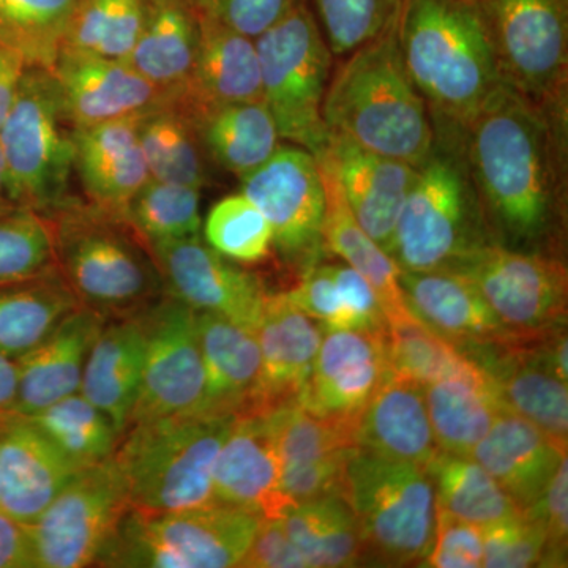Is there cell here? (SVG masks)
I'll list each match as a JSON object with an SVG mask.
<instances>
[{"label":"cell","mask_w":568,"mask_h":568,"mask_svg":"<svg viewBox=\"0 0 568 568\" xmlns=\"http://www.w3.org/2000/svg\"><path fill=\"white\" fill-rule=\"evenodd\" d=\"M459 134L493 242L559 256L567 213L568 104L538 106L506 85Z\"/></svg>","instance_id":"1"},{"label":"cell","mask_w":568,"mask_h":568,"mask_svg":"<svg viewBox=\"0 0 568 568\" xmlns=\"http://www.w3.org/2000/svg\"><path fill=\"white\" fill-rule=\"evenodd\" d=\"M336 61L323 103L328 136L420 166L435 144V129L403 62L398 14L375 39Z\"/></svg>","instance_id":"2"},{"label":"cell","mask_w":568,"mask_h":568,"mask_svg":"<svg viewBox=\"0 0 568 568\" xmlns=\"http://www.w3.org/2000/svg\"><path fill=\"white\" fill-rule=\"evenodd\" d=\"M398 43L433 129L462 130L507 85L474 0H403Z\"/></svg>","instance_id":"3"},{"label":"cell","mask_w":568,"mask_h":568,"mask_svg":"<svg viewBox=\"0 0 568 568\" xmlns=\"http://www.w3.org/2000/svg\"><path fill=\"white\" fill-rule=\"evenodd\" d=\"M55 265L81 305L134 316L166 294L149 242L122 216L73 201L52 215Z\"/></svg>","instance_id":"4"},{"label":"cell","mask_w":568,"mask_h":568,"mask_svg":"<svg viewBox=\"0 0 568 568\" xmlns=\"http://www.w3.org/2000/svg\"><path fill=\"white\" fill-rule=\"evenodd\" d=\"M234 420L231 414L203 413L129 426L111 458L130 507L170 514L219 504L213 466Z\"/></svg>","instance_id":"5"},{"label":"cell","mask_w":568,"mask_h":568,"mask_svg":"<svg viewBox=\"0 0 568 568\" xmlns=\"http://www.w3.org/2000/svg\"><path fill=\"white\" fill-rule=\"evenodd\" d=\"M488 244L495 242L467 171L462 134L435 129V144L418 166L388 254L399 271L450 272Z\"/></svg>","instance_id":"6"},{"label":"cell","mask_w":568,"mask_h":568,"mask_svg":"<svg viewBox=\"0 0 568 568\" xmlns=\"http://www.w3.org/2000/svg\"><path fill=\"white\" fill-rule=\"evenodd\" d=\"M0 151L7 189L18 209L50 216L74 200L73 126L51 70L26 67L0 125Z\"/></svg>","instance_id":"7"},{"label":"cell","mask_w":568,"mask_h":568,"mask_svg":"<svg viewBox=\"0 0 568 568\" xmlns=\"http://www.w3.org/2000/svg\"><path fill=\"white\" fill-rule=\"evenodd\" d=\"M342 496L361 526L368 560L424 564L437 517L435 487L426 467L355 447L346 459Z\"/></svg>","instance_id":"8"},{"label":"cell","mask_w":568,"mask_h":568,"mask_svg":"<svg viewBox=\"0 0 568 568\" xmlns=\"http://www.w3.org/2000/svg\"><path fill=\"white\" fill-rule=\"evenodd\" d=\"M261 519L252 511L223 504L170 514H145L130 507L97 566L239 567Z\"/></svg>","instance_id":"9"},{"label":"cell","mask_w":568,"mask_h":568,"mask_svg":"<svg viewBox=\"0 0 568 568\" xmlns=\"http://www.w3.org/2000/svg\"><path fill=\"white\" fill-rule=\"evenodd\" d=\"M254 43L263 100L280 138L320 155L328 144L323 103L335 59L310 0H302Z\"/></svg>","instance_id":"10"},{"label":"cell","mask_w":568,"mask_h":568,"mask_svg":"<svg viewBox=\"0 0 568 568\" xmlns=\"http://www.w3.org/2000/svg\"><path fill=\"white\" fill-rule=\"evenodd\" d=\"M500 77L538 106L568 104V0H474Z\"/></svg>","instance_id":"11"},{"label":"cell","mask_w":568,"mask_h":568,"mask_svg":"<svg viewBox=\"0 0 568 568\" xmlns=\"http://www.w3.org/2000/svg\"><path fill=\"white\" fill-rule=\"evenodd\" d=\"M111 457L78 470L39 518L26 525L36 568L97 566L130 510L125 485Z\"/></svg>","instance_id":"12"},{"label":"cell","mask_w":568,"mask_h":568,"mask_svg":"<svg viewBox=\"0 0 568 568\" xmlns=\"http://www.w3.org/2000/svg\"><path fill=\"white\" fill-rule=\"evenodd\" d=\"M241 193L264 213L280 261L295 275L328 256L324 242L325 190L316 156L294 144L241 179Z\"/></svg>","instance_id":"13"},{"label":"cell","mask_w":568,"mask_h":568,"mask_svg":"<svg viewBox=\"0 0 568 568\" xmlns=\"http://www.w3.org/2000/svg\"><path fill=\"white\" fill-rule=\"evenodd\" d=\"M136 316L145 335L144 373L129 426L207 413L196 312L166 293Z\"/></svg>","instance_id":"14"},{"label":"cell","mask_w":568,"mask_h":568,"mask_svg":"<svg viewBox=\"0 0 568 568\" xmlns=\"http://www.w3.org/2000/svg\"><path fill=\"white\" fill-rule=\"evenodd\" d=\"M450 272L466 276L518 334L566 324L568 272L560 256L488 244L467 254Z\"/></svg>","instance_id":"15"},{"label":"cell","mask_w":568,"mask_h":568,"mask_svg":"<svg viewBox=\"0 0 568 568\" xmlns=\"http://www.w3.org/2000/svg\"><path fill=\"white\" fill-rule=\"evenodd\" d=\"M549 331L551 328L521 334L508 342L467 347L462 353L491 381L507 410L536 425L559 446L567 447V383L556 376Z\"/></svg>","instance_id":"16"},{"label":"cell","mask_w":568,"mask_h":568,"mask_svg":"<svg viewBox=\"0 0 568 568\" xmlns=\"http://www.w3.org/2000/svg\"><path fill=\"white\" fill-rule=\"evenodd\" d=\"M151 248L168 294L194 312L215 313L256 332L268 294L260 276L216 253L200 234Z\"/></svg>","instance_id":"17"},{"label":"cell","mask_w":568,"mask_h":568,"mask_svg":"<svg viewBox=\"0 0 568 568\" xmlns=\"http://www.w3.org/2000/svg\"><path fill=\"white\" fill-rule=\"evenodd\" d=\"M386 332H325L298 405L313 416L357 428L362 410L388 375Z\"/></svg>","instance_id":"18"},{"label":"cell","mask_w":568,"mask_h":568,"mask_svg":"<svg viewBox=\"0 0 568 568\" xmlns=\"http://www.w3.org/2000/svg\"><path fill=\"white\" fill-rule=\"evenodd\" d=\"M51 73L73 129L138 119L171 100L129 62L118 59L62 48Z\"/></svg>","instance_id":"19"},{"label":"cell","mask_w":568,"mask_h":568,"mask_svg":"<svg viewBox=\"0 0 568 568\" xmlns=\"http://www.w3.org/2000/svg\"><path fill=\"white\" fill-rule=\"evenodd\" d=\"M282 466L268 414L235 416L213 466V495L223 506L282 518L294 504L282 491Z\"/></svg>","instance_id":"20"},{"label":"cell","mask_w":568,"mask_h":568,"mask_svg":"<svg viewBox=\"0 0 568 568\" xmlns=\"http://www.w3.org/2000/svg\"><path fill=\"white\" fill-rule=\"evenodd\" d=\"M80 469L31 418L0 420V511L7 517L31 525Z\"/></svg>","instance_id":"21"},{"label":"cell","mask_w":568,"mask_h":568,"mask_svg":"<svg viewBox=\"0 0 568 568\" xmlns=\"http://www.w3.org/2000/svg\"><path fill=\"white\" fill-rule=\"evenodd\" d=\"M325 328L286 297L267 294L256 327L261 376L252 413L268 414L298 402Z\"/></svg>","instance_id":"22"},{"label":"cell","mask_w":568,"mask_h":568,"mask_svg":"<svg viewBox=\"0 0 568 568\" xmlns=\"http://www.w3.org/2000/svg\"><path fill=\"white\" fill-rule=\"evenodd\" d=\"M320 155L334 168L355 222L388 253L418 166L366 151L338 136H328Z\"/></svg>","instance_id":"23"},{"label":"cell","mask_w":568,"mask_h":568,"mask_svg":"<svg viewBox=\"0 0 568 568\" xmlns=\"http://www.w3.org/2000/svg\"><path fill=\"white\" fill-rule=\"evenodd\" d=\"M399 284L413 316L459 351L521 335L500 321L466 276L446 271H402Z\"/></svg>","instance_id":"24"},{"label":"cell","mask_w":568,"mask_h":568,"mask_svg":"<svg viewBox=\"0 0 568 568\" xmlns=\"http://www.w3.org/2000/svg\"><path fill=\"white\" fill-rule=\"evenodd\" d=\"M108 316L80 305L40 345L17 358L20 369L14 416L32 417L78 394L85 361Z\"/></svg>","instance_id":"25"},{"label":"cell","mask_w":568,"mask_h":568,"mask_svg":"<svg viewBox=\"0 0 568 568\" xmlns=\"http://www.w3.org/2000/svg\"><path fill=\"white\" fill-rule=\"evenodd\" d=\"M200 48L192 77L170 103L194 119L213 108L263 100L254 40L203 13H200Z\"/></svg>","instance_id":"26"},{"label":"cell","mask_w":568,"mask_h":568,"mask_svg":"<svg viewBox=\"0 0 568 568\" xmlns=\"http://www.w3.org/2000/svg\"><path fill=\"white\" fill-rule=\"evenodd\" d=\"M138 119L73 129L74 174L85 201L122 219L134 194L151 181Z\"/></svg>","instance_id":"27"},{"label":"cell","mask_w":568,"mask_h":568,"mask_svg":"<svg viewBox=\"0 0 568 568\" xmlns=\"http://www.w3.org/2000/svg\"><path fill=\"white\" fill-rule=\"evenodd\" d=\"M521 510L532 507L567 458V447L536 425L506 410L470 452Z\"/></svg>","instance_id":"28"},{"label":"cell","mask_w":568,"mask_h":568,"mask_svg":"<svg viewBox=\"0 0 568 568\" xmlns=\"http://www.w3.org/2000/svg\"><path fill=\"white\" fill-rule=\"evenodd\" d=\"M355 446L395 462L428 466L439 454L424 386L388 373L362 410Z\"/></svg>","instance_id":"29"},{"label":"cell","mask_w":568,"mask_h":568,"mask_svg":"<svg viewBox=\"0 0 568 568\" xmlns=\"http://www.w3.org/2000/svg\"><path fill=\"white\" fill-rule=\"evenodd\" d=\"M93 342L80 394L111 418L119 435L129 428L144 373L145 335L140 317H112Z\"/></svg>","instance_id":"30"},{"label":"cell","mask_w":568,"mask_h":568,"mask_svg":"<svg viewBox=\"0 0 568 568\" xmlns=\"http://www.w3.org/2000/svg\"><path fill=\"white\" fill-rule=\"evenodd\" d=\"M196 325L207 379V413L246 416L261 376L256 332L209 312H196Z\"/></svg>","instance_id":"31"},{"label":"cell","mask_w":568,"mask_h":568,"mask_svg":"<svg viewBox=\"0 0 568 568\" xmlns=\"http://www.w3.org/2000/svg\"><path fill=\"white\" fill-rule=\"evenodd\" d=\"M200 36L194 0H148L140 39L126 62L173 100L192 77Z\"/></svg>","instance_id":"32"},{"label":"cell","mask_w":568,"mask_h":568,"mask_svg":"<svg viewBox=\"0 0 568 568\" xmlns=\"http://www.w3.org/2000/svg\"><path fill=\"white\" fill-rule=\"evenodd\" d=\"M323 175L325 200L324 242L328 254L358 272L375 290L388 323L413 316L406 306L399 284V267L390 254L376 244L355 222L332 164L325 156H316Z\"/></svg>","instance_id":"33"},{"label":"cell","mask_w":568,"mask_h":568,"mask_svg":"<svg viewBox=\"0 0 568 568\" xmlns=\"http://www.w3.org/2000/svg\"><path fill=\"white\" fill-rule=\"evenodd\" d=\"M284 294L325 332L387 331L388 321L375 290L346 263L321 261Z\"/></svg>","instance_id":"34"},{"label":"cell","mask_w":568,"mask_h":568,"mask_svg":"<svg viewBox=\"0 0 568 568\" xmlns=\"http://www.w3.org/2000/svg\"><path fill=\"white\" fill-rule=\"evenodd\" d=\"M193 121L209 163L239 179L263 166L282 144L264 100L213 108Z\"/></svg>","instance_id":"35"},{"label":"cell","mask_w":568,"mask_h":568,"mask_svg":"<svg viewBox=\"0 0 568 568\" xmlns=\"http://www.w3.org/2000/svg\"><path fill=\"white\" fill-rule=\"evenodd\" d=\"M437 447L470 457L500 414L506 413L487 375L454 377L424 386Z\"/></svg>","instance_id":"36"},{"label":"cell","mask_w":568,"mask_h":568,"mask_svg":"<svg viewBox=\"0 0 568 568\" xmlns=\"http://www.w3.org/2000/svg\"><path fill=\"white\" fill-rule=\"evenodd\" d=\"M80 305L59 268L0 287V353L11 358L29 353Z\"/></svg>","instance_id":"37"},{"label":"cell","mask_w":568,"mask_h":568,"mask_svg":"<svg viewBox=\"0 0 568 568\" xmlns=\"http://www.w3.org/2000/svg\"><path fill=\"white\" fill-rule=\"evenodd\" d=\"M278 519L308 567H353L368 560L361 526L343 496L297 504Z\"/></svg>","instance_id":"38"},{"label":"cell","mask_w":568,"mask_h":568,"mask_svg":"<svg viewBox=\"0 0 568 568\" xmlns=\"http://www.w3.org/2000/svg\"><path fill=\"white\" fill-rule=\"evenodd\" d=\"M138 138L151 179L201 190L207 185V156L193 119L181 108L166 103L141 115Z\"/></svg>","instance_id":"39"},{"label":"cell","mask_w":568,"mask_h":568,"mask_svg":"<svg viewBox=\"0 0 568 568\" xmlns=\"http://www.w3.org/2000/svg\"><path fill=\"white\" fill-rule=\"evenodd\" d=\"M426 470L435 487L437 508L478 528H487L523 511L473 457L439 450Z\"/></svg>","instance_id":"40"},{"label":"cell","mask_w":568,"mask_h":568,"mask_svg":"<svg viewBox=\"0 0 568 568\" xmlns=\"http://www.w3.org/2000/svg\"><path fill=\"white\" fill-rule=\"evenodd\" d=\"M386 357L390 375L406 377L422 386L454 377L484 375L454 343L416 316L388 323Z\"/></svg>","instance_id":"41"},{"label":"cell","mask_w":568,"mask_h":568,"mask_svg":"<svg viewBox=\"0 0 568 568\" xmlns=\"http://www.w3.org/2000/svg\"><path fill=\"white\" fill-rule=\"evenodd\" d=\"M145 11L148 0H80L62 48L126 61L140 39Z\"/></svg>","instance_id":"42"},{"label":"cell","mask_w":568,"mask_h":568,"mask_svg":"<svg viewBox=\"0 0 568 568\" xmlns=\"http://www.w3.org/2000/svg\"><path fill=\"white\" fill-rule=\"evenodd\" d=\"M80 0H0V44L28 67L51 70Z\"/></svg>","instance_id":"43"},{"label":"cell","mask_w":568,"mask_h":568,"mask_svg":"<svg viewBox=\"0 0 568 568\" xmlns=\"http://www.w3.org/2000/svg\"><path fill=\"white\" fill-rule=\"evenodd\" d=\"M28 418L82 467L110 458L121 437L111 418L80 392Z\"/></svg>","instance_id":"44"},{"label":"cell","mask_w":568,"mask_h":568,"mask_svg":"<svg viewBox=\"0 0 568 568\" xmlns=\"http://www.w3.org/2000/svg\"><path fill=\"white\" fill-rule=\"evenodd\" d=\"M201 192L196 186L151 179L134 194L125 219L149 245L192 237L203 227Z\"/></svg>","instance_id":"45"},{"label":"cell","mask_w":568,"mask_h":568,"mask_svg":"<svg viewBox=\"0 0 568 568\" xmlns=\"http://www.w3.org/2000/svg\"><path fill=\"white\" fill-rule=\"evenodd\" d=\"M280 466L302 465L347 454L355 446V426L313 416L294 403L268 413Z\"/></svg>","instance_id":"46"},{"label":"cell","mask_w":568,"mask_h":568,"mask_svg":"<svg viewBox=\"0 0 568 568\" xmlns=\"http://www.w3.org/2000/svg\"><path fill=\"white\" fill-rule=\"evenodd\" d=\"M204 237L211 248L235 263H261L274 248L271 224L242 193L213 205L204 222Z\"/></svg>","instance_id":"47"},{"label":"cell","mask_w":568,"mask_h":568,"mask_svg":"<svg viewBox=\"0 0 568 568\" xmlns=\"http://www.w3.org/2000/svg\"><path fill=\"white\" fill-rule=\"evenodd\" d=\"M58 268L51 224L40 213L17 209L0 215V287Z\"/></svg>","instance_id":"48"},{"label":"cell","mask_w":568,"mask_h":568,"mask_svg":"<svg viewBox=\"0 0 568 568\" xmlns=\"http://www.w3.org/2000/svg\"><path fill=\"white\" fill-rule=\"evenodd\" d=\"M403 0H310L334 59L375 39L398 14Z\"/></svg>","instance_id":"49"},{"label":"cell","mask_w":568,"mask_h":568,"mask_svg":"<svg viewBox=\"0 0 568 568\" xmlns=\"http://www.w3.org/2000/svg\"><path fill=\"white\" fill-rule=\"evenodd\" d=\"M484 567L523 568L540 566L547 548V534L525 510L481 528Z\"/></svg>","instance_id":"50"},{"label":"cell","mask_w":568,"mask_h":568,"mask_svg":"<svg viewBox=\"0 0 568 568\" xmlns=\"http://www.w3.org/2000/svg\"><path fill=\"white\" fill-rule=\"evenodd\" d=\"M422 566L433 568L484 567L481 528L437 508L435 540Z\"/></svg>","instance_id":"51"},{"label":"cell","mask_w":568,"mask_h":568,"mask_svg":"<svg viewBox=\"0 0 568 568\" xmlns=\"http://www.w3.org/2000/svg\"><path fill=\"white\" fill-rule=\"evenodd\" d=\"M302 0H194L200 13L256 40Z\"/></svg>","instance_id":"52"},{"label":"cell","mask_w":568,"mask_h":568,"mask_svg":"<svg viewBox=\"0 0 568 568\" xmlns=\"http://www.w3.org/2000/svg\"><path fill=\"white\" fill-rule=\"evenodd\" d=\"M529 517L536 518L547 534V548L540 567L566 566L568 534V463L560 462L558 470L540 499L526 508Z\"/></svg>","instance_id":"53"},{"label":"cell","mask_w":568,"mask_h":568,"mask_svg":"<svg viewBox=\"0 0 568 568\" xmlns=\"http://www.w3.org/2000/svg\"><path fill=\"white\" fill-rule=\"evenodd\" d=\"M351 452L302 465L282 467L280 484L284 496L294 506L321 497L342 496L345 465Z\"/></svg>","instance_id":"54"},{"label":"cell","mask_w":568,"mask_h":568,"mask_svg":"<svg viewBox=\"0 0 568 568\" xmlns=\"http://www.w3.org/2000/svg\"><path fill=\"white\" fill-rule=\"evenodd\" d=\"M244 568H305L304 556L284 532L278 518H263L242 559Z\"/></svg>","instance_id":"55"},{"label":"cell","mask_w":568,"mask_h":568,"mask_svg":"<svg viewBox=\"0 0 568 568\" xmlns=\"http://www.w3.org/2000/svg\"><path fill=\"white\" fill-rule=\"evenodd\" d=\"M0 568H36L28 526L0 511Z\"/></svg>","instance_id":"56"},{"label":"cell","mask_w":568,"mask_h":568,"mask_svg":"<svg viewBox=\"0 0 568 568\" xmlns=\"http://www.w3.org/2000/svg\"><path fill=\"white\" fill-rule=\"evenodd\" d=\"M26 67L20 55L0 44V125L6 121Z\"/></svg>","instance_id":"57"},{"label":"cell","mask_w":568,"mask_h":568,"mask_svg":"<svg viewBox=\"0 0 568 568\" xmlns=\"http://www.w3.org/2000/svg\"><path fill=\"white\" fill-rule=\"evenodd\" d=\"M20 388L17 358L0 353V420L14 416Z\"/></svg>","instance_id":"58"},{"label":"cell","mask_w":568,"mask_h":568,"mask_svg":"<svg viewBox=\"0 0 568 568\" xmlns=\"http://www.w3.org/2000/svg\"><path fill=\"white\" fill-rule=\"evenodd\" d=\"M17 209L11 201L9 189H7L6 164H3L2 151H0V215H6Z\"/></svg>","instance_id":"59"}]
</instances>
